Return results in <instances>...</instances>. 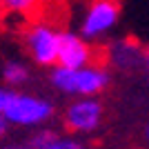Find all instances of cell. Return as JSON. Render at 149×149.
<instances>
[{
	"label": "cell",
	"mask_w": 149,
	"mask_h": 149,
	"mask_svg": "<svg viewBox=\"0 0 149 149\" xmlns=\"http://www.w3.org/2000/svg\"><path fill=\"white\" fill-rule=\"evenodd\" d=\"M51 85L67 96H98L109 85V71L100 65H85V67H60L56 65L51 71Z\"/></svg>",
	"instance_id": "1"
},
{
	"label": "cell",
	"mask_w": 149,
	"mask_h": 149,
	"mask_svg": "<svg viewBox=\"0 0 149 149\" xmlns=\"http://www.w3.org/2000/svg\"><path fill=\"white\" fill-rule=\"evenodd\" d=\"M51 116H54V105L33 93L11 91L2 109V118L7 120V125H18V127H38L47 123Z\"/></svg>",
	"instance_id": "2"
},
{
	"label": "cell",
	"mask_w": 149,
	"mask_h": 149,
	"mask_svg": "<svg viewBox=\"0 0 149 149\" xmlns=\"http://www.w3.org/2000/svg\"><path fill=\"white\" fill-rule=\"evenodd\" d=\"M120 20L118 0H89L80 18V36L87 40L102 38L113 29Z\"/></svg>",
	"instance_id": "3"
},
{
	"label": "cell",
	"mask_w": 149,
	"mask_h": 149,
	"mask_svg": "<svg viewBox=\"0 0 149 149\" xmlns=\"http://www.w3.org/2000/svg\"><path fill=\"white\" fill-rule=\"evenodd\" d=\"M58 45L60 31H56L47 22H33L25 31V47L31 60L40 67H51L58 62Z\"/></svg>",
	"instance_id": "4"
},
{
	"label": "cell",
	"mask_w": 149,
	"mask_h": 149,
	"mask_svg": "<svg viewBox=\"0 0 149 149\" xmlns=\"http://www.w3.org/2000/svg\"><path fill=\"white\" fill-rule=\"evenodd\" d=\"M100 120H102V105L96 100V96H85L80 100H74L65 109V125L74 134H89L98 129Z\"/></svg>",
	"instance_id": "5"
},
{
	"label": "cell",
	"mask_w": 149,
	"mask_h": 149,
	"mask_svg": "<svg viewBox=\"0 0 149 149\" xmlns=\"http://www.w3.org/2000/svg\"><path fill=\"white\" fill-rule=\"evenodd\" d=\"M93 62V47L89 40L74 31H60L58 62L60 67H85Z\"/></svg>",
	"instance_id": "6"
},
{
	"label": "cell",
	"mask_w": 149,
	"mask_h": 149,
	"mask_svg": "<svg viewBox=\"0 0 149 149\" xmlns=\"http://www.w3.org/2000/svg\"><path fill=\"white\" fill-rule=\"evenodd\" d=\"M2 80L7 85H25L29 80V69L22 65V62H16V60H9L5 62L2 67Z\"/></svg>",
	"instance_id": "7"
},
{
	"label": "cell",
	"mask_w": 149,
	"mask_h": 149,
	"mask_svg": "<svg viewBox=\"0 0 149 149\" xmlns=\"http://www.w3.org/2000/svg\"><path fill=\"white\" fill-rule=\"evenodd\" d=\"M40 149H85V145H82L80 140H76V138H67V136L56 134L49 143L45 145V147H40Z\"/></svg>",
	"instance_id": "8"
},
{
	"label": "cell",
	"mask_w": 149,
	"mask_h": 149,
	"mask_svg": "<svg viewBox=\"0 0 149 149\" xmlns=\"http://www.w3.org/2000/svg\"><path fill=\"white\" fill-rule=\"evenodd\" d=\"M2 9H9L13 13H31L38 7V0H0Z\"/></svg>",
	"instance_id": "9"
},
{
	"label": "cell",
	"mask_w": 149,
	"mask_h": 149,
	"mask_svg": "<svg viewBox=\"0 0 149 149\" xmlns=\"http://www.w3.org/2000/svg\"><path fill=\"white\" fill-rule=\"evenodd\" d=\"M9 89H2L0 87V116H2V109H5V102H7V98H9Z\"/></svg>",
	"instance_id": "10"
},
{
	"label": "cell",
	"mask_w": 149,
	"mask_h": 149,
	"mask_svg": "<svg viewBox=\"0 0 149 149\" xmlns=\"http://www.w3.org/2000/svg\"><path fill=\"white\" fill-rule=\"evenodd\" d=\"M5 131H7V120L2 118V116H0V138L5 136Z\"/></svg>",
	"instance_id": "11"
},
{
	"label": "cell",
	"mask_w": 149,
	"mask_h": 149,
	"mask_svg": "<svg viewBox=\"0 0 149 149\" xmlns=\"http://www.w3.org/2000/svg\"><path fill=\"white\" fill-rule=\"evenodd\" d=\"M147 62H149V51H147Z\"/></svg>",
	"instance_id": "12"
},
{
	"label": "cell",
	"mask_w": 149,
	"mask_h": 149,
	"mask_svg": "<svg viewBox=\"0 0 149 149\" xmlns=\"http://www.w3.org/2000/svg\"><path fill=\"white\" fill-rule=\"evenodd\" d=\"M0 11H2V2H0Z\"/></svg>",
	"instance_id": "13"
},
{
	"label": "cell",
	"mask_w": 149,
	"mask_h": 149,
	"mask_svg": "<svg viewBox=\"0 0 149 149\" xmlns=\"http://www.w3.org/2000/svg\"><path fill=\"white\" fill-rule=\"evenodd\" d=\"M147 138H149V129H147Z\"/></svg>",
	"instance_id": "14"
}]
</instances>
